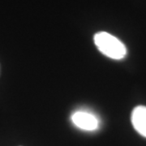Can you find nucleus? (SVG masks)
<instances>
[{"label":"nucleus","mask_w":146,"mask_h":146,"mask_svg":"<svg viewBox=\"0 0 146 146\" xmlns=\"http://www.w3.org/2000/svg\"><path fill=\"white\" fill-rule=\"evenodd\" d=\"M94 43L103 54L113 59H122L127 54L124 44L106 32H99L94 35Z\"/></svg>","instance_id":"nucleus-1"},{"label":"nucleus","mask_w":146,"mask_h":146,"mask_svg":"<svg viewBox=\"0 0 146 146\" xmlns=\"http://www.w3.org/2000/svg\"><path fill=\"white\" fill-rule=\"evenodd\" d=\"M74 124L80 128L86 131L96 130L98 127V121L92 114L84 111H77L72 116Z\"/></svg>","instance_id":"nucleus-2"},{"label":"nucleus","mask_w":146,"mask_h":146,"mask_svg":"<svg viewBox=\"0 0 146 146\" xmlns=\"http://www.w3.org/2000/svg\"><path fill=\"white\" fill-rule=\"evenodd\" d=\"M131 123L136 131L146 137V106H139L132 110Z\"/></svg>","instance_id":"nucleus-3"}]
</instances>
